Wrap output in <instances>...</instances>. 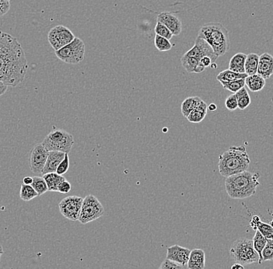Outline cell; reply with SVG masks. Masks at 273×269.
Returning <instances> with one entry per match:
<instances>
[{
	"label": "cell",
	"mask_w": 273,
	"mask_h": 269,
	"mask_svg": "<svg viewBox=\"0 0 273 269\" xmlns=\"http://www.w3.org/2000/svg\"><path fill=\"white\" fill-rule=\"evenodd\" d=\"M259 174L245 171L228 176L225 180L227 195L234 199H243L255 195L259 186Z\"/></svg>",
	"instance_id": "obj_1"
},
{
	"label": "cell",
	"mask_w": 273,
	"mask_h": 269,
	"mask_svg": "<svg viewBox=\"0 0 273 269\" xmlns=\"http://www.w3.org/2000/svg\"><path fill=\"white\" fill-rule=\"evenodd\" d=\"M250 158L245 146L230 147L219 157L218 169L224 177L247 171Z\"/></svg>",
	"instance_id": "obj_2"
},
{
	"label": "cell",
	"mask_w": 273,
	"mask_h": 269,
	"mask_svg": "<svg viewBox=\"0 0 273 269\" xmlns=\"http://www.w3.org/2000/svg\"><path fill=\"white\" fill-rule=\"evenodd\" d=\"M197 38L205 40L217 57L224 55L230 49L229 32L221 23L211 22L204 24L199 29Z\"/></svg>",
	"instance_id": "obj_3"
},
{
	"label": "cell",
	"mask_w": 273,
	"mask_h": 269,
	"mask_svg": "<svg viewBox=\"0 0 273 269\" xmlns=\"http://www.w3.org/2000/svg\"><path fill=\"white\" fill-rule=\"evenodd\" d=\"M230 256L236 263L250 264L258 263L260 258L253 246L252 240L242 238L234 242L230 250Z\"/></svg>",
	"instance_id": "obj_4"
},
{
	"label": "cell",
	"mask_w": 273,
	"mask_h": 269,
	"mask_svg": "<svg viewBox=\"0 0 273 269\" xmlns=\"http://www.w3.org/2000/svg\"><path fill=\"white\" fill-rule=\"evenodd\" d=\"M42 145L48 151H58L69 154L74 145V138L71 133L54 126Z\"/></svg>",
	"instance_id": "obj_5"
},
{
	"label": "cell",
	"mask_w": 273,
	"mask_h": 269,
	"mask_svg": "<svg viewBox=\"0 0 273 269\" xmlns=\"http://www.w3.org/2000/svg\"><path fill=\"white\" fill-rule=\"evenodd\" d=\"M86 45L83 40L75 38L72 42L55 51L58 59L66 64H77L84 59Z\"/></svg>",
	"instance_id": "obj_6"
},
{
	"label": "cell",
	"mask_w": 273,
	"mask_h": 269,
	"mask_svg": "<svg viewBox=\"0 0 273 269\" xmlns=\"http://www.w3.org/2000/svg\"><path fill=\"white\" fill-rule=\"evenodd\" d=\"M104 214V206L93 195H88L83 199L79 221L82 224H86L103 217Z\"/></svg>",
	"instance_id": "obj_7"
},
{
	"label": "cell",
	"mask_w": 273,
	"mask_h": 269,
	"mask_svg": "<svg viewBox=\"0 0 273 269\" xmlns=\"http://www.w3.org/2000/svg\"><path fill=\"white\" fill-rule=\"evenodd\" d=\"M75 35L73 32L62 25L54 26L48 33V41L54 51H58L62 47L65 46L67 44L75 39Z\"/></svg>",
	"instance_id": "obj_8"
},
{
	"label": "cell",
	"mask_w": 273,
	"mask_h": 269,
	"mask_svg": "<svg viewBox=\"0 0 273 269\" xmlns=\"http://www.w3.org/2000/svg\"><path fill=\"white\" fill-rule=\"evenodd\" d=\"M83 199L77 195L67 196L60 202L59 210L61 215L71 221L79 220Z\"/></svg>",
	"instance_id": "obj_9"
},
{
	"label": "cell",
	"mask_w": 273,
	"mask_h": 269,
	"mask_svg": "<svg viewBox=\"0 0 273 269\" xmlns=\"http://www.w3.org/2000/svg\"><path fill=\"white\" fill-rule=\"evenodd\" d=\"M49 151L42 144H37L30 152L29 166L32 173L35 174H42V170L45 167Z\"/></svg>",
	"instance_id": "obj_10"
},
{
	"label": "cell",
	"mask_w": 273,
	"mask_h": 269,
	"mask_svg": "<svg viewBox=\"0 0 273 269\" xmlns=\"http://www.w3.org/2000/svg\"><path fill=\"white\" fill-rule=\"evenodd\" d=\"M185 54L194 57L199 61H200L201 58H203L205 56L210 57L212 59L213 62H216L217 58H218V57L214 53V50L211 48V45L205 40L199 38H196L194 46Z\"/></svg>",
	"instance_id": "obj_11"
},
{
	"label": "cell",
	"mask_w": 273,
	"mask_h": 269,
	"mask_svg": "<svg viewBox=\"0 0 273 269\" xmlns=\"http://www.w3.org/2000/svg\"><path fill=\"white\" fill-rule=\"evenodd\" d=\"M157 20L168 27L173 36H178L183 30L181 20L177 16L175 15L174 13H170V12H163L158 14Z\"/></svg>",
	"instance_id": "obj_12"
},
{
	"label": "cell",
	"mask_w": 273,
	"mask_h": 269,
	"mask_svg": "<svg viewBox=\"0 0 273 269\" xmlns=\"http://www.w3.org/2000/svg\"><path fill=\"white\" fill-rule=\"evenodd\" d=\"M23 49L17 38L9 33L0 31V58L6 54H11Z\"/></svg>",
	"instance_id": "obj_13"
},
{
	"label": "cell",
	"mask_w": 273,
	"mask_h": 269,
	"mask_svg": "<svg viewBox=\"0 0 273 269\" xmlns=\"http://www.w3.org/2000/svg\"><path fill=\"white\" fill-rule=\"evenodd\" d=\"M190 250L178 245H173L167 249L166 258L175 261L182 267L187 265Z\"/></svg>",
	"instance_id": "obj_14"
},
{
	"label": "cell",
	"mask_w": 273,
	"mask_h": 269,
	"mask_svg": "<svg viewBox=\"0 0 273 269\" xmlns=\"http://www.w3.org/2000/svg\"><path fill=\"white\" fill-rule=\"evenodd\" d=\"M257 74L265 79H269L273 75V56L268 53H264L259 56Z\"/></svg>",
	"instance_id": "obj_15"
},
{
	"label": "cell",
	"mask_w": 273,
	"mask_h": 269,
	"mask_svg": "<svg viewBox=\"0 0 273 269\" xmlns=\"http://www.w3.org/2000/svg\"><path fill=\"white\" fill-rule=\"evenodd\" d=\"M64 156H65V153L61 152V151H49L45 167L42 170V176L47 173H56L58 166L64 159Z\"/></svg>",
	"instance_id": "obj_16"
},
{
	"label": "cell",
	"mask_w": 273,
	"mask_h": 269,
	"mask_svg": "<svg viewBox=\"0 0 273 269\" xmlns=\"http://www.w3.org/2000/svg\"><path fill=\"white\" fill-rule=\"evenodd\" d=\"M206 254L202 249H193L189 254L187 267L189 269H203L205 267Z\"/></svg>",
	"instance_id": "obj_17"
},
{
	"label": "cell",
	"mask_w": 273,
	"mask_h": 269,
	"mask_svg": "<svg viewBox=\"0 0 273 269\" xmlns=\"http://www.w3.org/2000/svg\"><path fill=\"white\" fill-rule=\"evenodd\" d=\"M181 63L188 73H201L206 69L197 58L186 54L182 56Z\"/></svg>",
	"instance_id": "obj_18"
},
{
	"label": "cell",
	"mask_w": 273,
	"mask_h": 269,
	"mask_svg": "<svg viewBox=\"0 0 273 269\" xmlns=\"http://www.w3.org/2000/svg\"><path fill=\"white\" fill-rule=\"evenodd\" d=\"M207 113H208V105L202 99L201 102L196 106V108L190 112L186 118L190 123H199L206 117Z\"/></svg>",
	"instance_id": "obj_19"
},
{
	"label": "cell",
	"mask_w": 273,
	"mask_h": 269,
	"mask_svg": "<svg viewBox=\"0 0 273 269\" xmlns=\"http://www.w3.org/2000/svg\"><path fill=\"white\" fill-rule=\"evenodd\" d=\"M245 85L252 92H259L265 87V79L258 74L248 76L245 78Z\"/></svg>",
	"instance_id": "obj_20"
},
{
	"label": "cell",
	"mask_w": 273,
	"mask_h": 269,
	"mask_svg": "<svg viewBox=\"0 0 273 269\" xmlns=\"http://www.w3.org/2000/svg\"><path fill=\"white\" fill-rule=\"evenodd\" d=\"M251 226L255 230H259L266 239H273V226L260 221L259 217H254L252 218Z\"/></svg>",
	"instance_id": "obj_21"
},
{
	"label": "cell",
	"mask_w": 273,
	"mask_h": 269,
	"mask_svg": "<svg viewBox=\"0 0 273 269\" xmlns=\"http://www.w3.org/2000/svg\"><path fill=\"white\" fill-rule=\"evenodd\" d=\"M246 58L247 54L244 53H237L234 54L229 62L228 69L237 73H245V63Z\"/></svg>",
	"instance_id": "obj_22"
},
{
	"label": "cell",
	"mask_w": 273,
	"mask_h": 269,
	"mask_svg": "<svg viewBox=\"0 0 273 269\" xmlns=\"http://www.w3.org/2000/svg\"><path fill=\"white\" fill-rule=\"evenodd\" d=\"M43 178L46 182L48 191L50 192H58V186L65 178L57 173H50L43 175Z\"/></svg>",
	"instance_id": "obj_23"
},
{
	"label": "cell",
	"mask_w": 273,
	"mask_h": 269,
	"mask_svg": "<svg viewBox=\"0 0 273 269\" xmlns=\"http://www.w3.org/2000/svg\"><path fill=\"white\" fill-rule=\"evenodd\" d=\"M258 61H259V56L255 53H250L247 54V58L245 60V73L248 76L257 74L258 71Z\"/></svg>",
	"instance_id": "obj_24"
},
{
	"label": "cell",
	"mask_w": 273,
	"mask_h": 269,
	"mask_svg": "<svg viewBox=\"0 0 273 269\" xmlns=\"http://www.w3.org/2000/svg\"><path fill=\"white\" fill-rule=\"evenodd\" d=\"M200 98L199 96L188 97L182 103L181 112L182 114L185 117H187L190 112L196 108V106L201 102Z\"/></svg>",
	"instance_id": "obj_25"
},
{
	"label": "cell",
	"mask_w": 273,
	"mask_h": 269,
	"mask_svg": "<svg viewBox=\"0 0 273 269\" xmlns=\"http://www.w3.org/2000/svg\"><path fill=\"white\" fill-rule=\"evenodd\" d=\"M247 76L246 73H237L230 69H227L217 75V79L219 82H230L237 79H245Z\"/></svg>",
	"instance_id": "obj_26"
},
{
	"label": "cell",
	"mask_w": 273,
	"mask_h": 269,
	"mask_svg": "<svg viewBox=\"0 0 273 269\" xmlns=\"http://www.w3.org/2000/svg\"><path fill=\"white\" fill-rule=\"evenodd\" d=\"M252 242H253L254 248H255V251L258 253V256H259V258H260L259 264H262V250H263L265 245H266L267 239L260 233L259 230H257L256 232H255V236H254L253 240H252Z\"/></svg>",
	"instance_id": "obj_27"
},
{
	"label": "cell",
	"mask_w": 273,
	"mask_h": 269,
	"mask_svg": "<svg viewBox=\"0 0 273 269\" xmlns=\"http://www.w3.org/2000/svg\"><path fill=\"white\" fill-rule=\"evenodd\" d=\"M235 95L236 97H237L238 109L243 110L249 107L252 100H251L250 95H249L246 88H242L240 90L236 92Z\"/></svg>",
	"instance_id": "obj_28"
},
{
	"label": "cell",
	"mask_w": 273,
	"mask_h": 269,
	"mask_svg": "<svg viewBox=\"0 0 273 269\" xmlns=\"http://www.w3.org/2000/svg\"><path fill=\"white\" fill-rule=\"evenodd\" d=\"M38 196V192L33 189L31 185H26V184L23 183L20 191V197L21 199H23L25 202H29Z\"/></svg>",
	"instance_id": "obj_29"
},
{
	"label": "cell",
	"mask_w": 273,
	"mask_h": 269,
	"mask_svg": "<svg viewBox=\"0 0 273 269\" xmlns=\"http://www.w3.org/2000/svg\"><path fill=\"white\" fill-rule=\"evenodd\" d=\"M224 89L236 93L242 88L245 86V79H237V80L230 81V82H220Z\"/></svg>",
	"instance_id": "obj_30"
},
{
	"label": "cell",
	"mask_w": 273,
	"mask_h": 269,
	"mask_svg": "<svg viewBox=\"0 0 273 269\" xmlns=\"http://www.w3.org/2000/svg\"><path fill=\"white\" fill-rule=\"evenodd\" d=\"M31 186L38 192V196L44 195L48 191V186H47L46 182L43 177H39V176L33 177Z\"/></svg>",
	"instance_id": "obj_31"
},
{
	"label": "cell",
	"mask_w": 273,
	"mask_h": 269,
	"mask_svg": "<svg viewBox=\"0 0 273 269\" xmlns=\"http://www.w3.org/2000/svg\"><path fill=\"white\" fill-rule=\"evenodd\" d=\"M155 48L161 52L170 51L173 48V45L169 40L157 35L155 38Z\"/></svg>",
	"instance_id": "obj_32"
},
{
	"label": "cell",
	"mask_w": 273,
	"mask_h": 269,
	"mask_svg": "<svg viewBox=\"0 0 273 269\" xmlns=\"http://www.w3.org/2000/svg\"><path fill=\"white\" fill-rule=\"evenodd\" d=\"M262 262L273 260V239H267L266 245L262 250Z\"/></svg>",
	"instance_id": "obj_33"
},
{
	"label": "cell",
	"mask_w": 273,
	"mask_h": 269,
	"mask_svg": "<svg viewBox=\"0 0 273 269\" xmlns=\"http://www.w3.org/2000/svg\"><path fill=\"white\" fill-rule=\"evenodd\" d=\"M155 32L157 35L167 38L169 41L173 37V33L168 30V27H166L165 25L162 24L160 22H157L156 26L155 27Z\"/></svg>",
	"instance_id": "obj_34"
},
{
	"label": "cell",
	"mask_w": 273,
	"mask_h": 269,
	"mask_svg": "<svg viewBox=\"0 0 273 269\" xmlns=\"http://www.w3.org/2000/svg\"><path fill=\"white\" fill-rule=\"evenodd\" d=\"M70 165V157H69V154H65V156H64V159L61 161L59 165L58 166L56 173H58V175L64 176V175L66 174L67 172L69 171Z\"/></svg>",
	"instance_id": "obj_35"
},
{
	"label": "cell",
	"mask_w": 273,
	"mask_h": 269,
	"mask_svg": "<svg viewBox=\"0 0 273 269\" xmlns=\"http://www.w3.org/2000/svg\"><path fill=\"white\" fill-rule=\"evenodd\" d=\"M225 107L230 111H234V110L238 108L235 93L232 94L230 96L227 97V99L225 100Z\"/></svg>",
	"instance_id": "obj_36"
},
{
	"label": "cell",
	"mask_w": 273,
	"mask_h": 269,
	"mask_svg": "<svg viewBox=\"0 0 273 269\" xmlns=\"http://www.w3.org/2000/svg\"><path fill=\"white\" fill-rule=\"evenodd\" d=\"M182 266L180 264H177V263L175 262V261H172V260L166 259L165 261H163V262L161 263V265H160V269H176V268H181Z\"/></svg>",
	"instance_id": "obj_37"
},
{
	"label": "cell",
	"mask_w": 273,
	"mask_h": 269,
	"mask_svg": "<svg viewBox=\"0 0 273 269\" xmlns=\"http://www.w3.org/2000/svg\"><path fill=\"white\" fill-rule=\"evenodd\" d=\"M71 184L65 179L59 184V186H58V192L60 193L67 194L71 191Z\"/></svg>",
	"instance_id": "obj_38"
},
{
	"label": "cell",
	"mask_w": 273,
	"mask_h": 269,
	"mask_svg": "<svg viewBox=\"0 0 273 269\" xmlns=\"http://www.w3.org/2000/svg\"><path fill=\"white\" fill-rule=\"evenodd\" d=\"M10 1L0 0V17L6 15L10 9Z\"/></svg>",
	"instance_id": "obj_39"
},
{
	"label": "cell",
	"mask_w": 273,
	"mask_h": 269,
	"mask_svg": "<svg viewBox=\"0 0 273 269\" xmlns=\"http://www.w3.org/2000/svg\"><path fill=\"white\" fill-rule=\"evenodd\" d=\"M200 63L202 66H204V67L208 68L210 67V66H211V64L214 62H213L212 59H211L210 57H208V56H205V57H203V58H201Z\"/></svg>",
	"instance_id": "obj_40"
},
{
	"label": "cell",
	"mask_w": 273,
	"mask_h": 269,
	"mask_svg": "<svg viewBox=\"0 0 273 269\" xmlns=\"http://www.w3.org/2000/svg\"><path fill=\"white\" fill-rule=\"evenodd\" d=\"M7 89H8V86L5 83L0 81V96L4 95L7 92Z\"/></svg>",
	"instance_id": "obj_41"
},
{
	"label": "cell",
	"mask_w": 273,
	"mask_h": 269,
	"mask_svg": "<svg viewBox=\"0 0 273 269\" xmlns=\"http://www.w3.org/2000/svg\"><path fill=\"white\" fill-rule=\"evenodd\" d=\"M23 184H26V185H31L32 182H33V178L26 176V177L23 178Z\"/></svg>",
	"instance_id": "obj_42"
},
{
	"label": "cell",
	"mask_w": 273,
	"mask_h": 269,
	"mask_svg": "<svg viewBox=\"0 0 273 269\" xmlns=\"http://www.w3.org/2000/svg\"><path fill=\"white\" fill-rule=\"evenodd\" d=\"M231 269H244V266L243 264L235 263L231 266Z\"/></svg>",
	"instance_id": "obj_43"
},
{
	"label": "cell",
	"mask_w": 273,
	"mask_h": 269,
	"mask_svg": "<svg viewBox=\"0 0 273 269\" xmlns=\"http://www.w3.org/2000/svg\"><path fill=\"white\" fill-rule=\"evenodd\" d=\"M217 105L214 104H211L208 107V110H209L210 111L214 112L215 111V110H217Z\"/></svg>",
	"instance_id": "obj_44"
},
{
	"label": "cell",
	"mask_w": 273,
	"mask_h": 269,
	"mask_svg": "<svg viewBox=\"0 0 273 269\" xmlns=\"http://www.w3.org/2000/svg\"><path fill=\"white\" fill-rule=\"evenodd\" d=\"M4 248H3L2 245L0 244V260H1V257H2L3 254H4Z\"/></svg>",
	"instance_id": "obj_45"
},
{
	"label": "cell",
	"mask_w": 273,
	"mask_h": 269,
	"mask_svg": "<svg viewBox=\"0 0 273 269\" xmlns=\"http://www.w3.org/2000/svg\"><path fill=\"white\" fill-rule=\"evenodd\" d=\"M210 67L212 68V69H217V64H216L215 62L212 63V64H211V66Z\"/></svg>",
	"instance_id": "obj_46"
},
{
	"label": "cell",
	"mask_w": 273,
	"mask_h": 269,
	"mask_svg": "<svg viewBox=\"0 0 273 269\" xmlns=\"http://www.w3.org/2000/svg\"><path fill=\"white\" fill-rule=\"evenodd\" d=\"M8 1H10V0H8Z\"/></svg>",
	"instance_id": "obj_47"
}]
</instances>
